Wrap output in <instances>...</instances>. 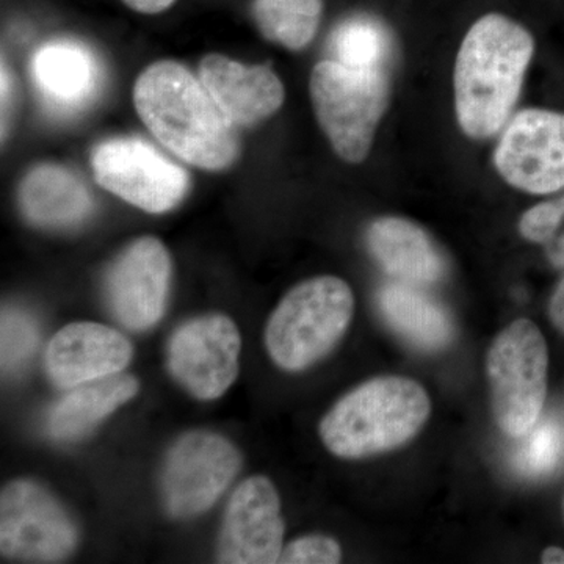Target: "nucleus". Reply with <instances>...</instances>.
Masks as SVG:
<instances>
[{
  "instance_id": "f257e3e1",
  "label": "nucleus",
  "mask_w": 564,
  "mask_h": 564,
  "mask_svg": "<svg viewBox=\"0 0 564 564\" xmlns=\"http://www.w3.org/2000/svg\"><path fill=\"white\" fill-rule=\"evenodd\" d=\"M133 104L152 135L182 161L221 172L239 158L236 126L202 79L181 63L162 61L148 66L133 87Z\"/></svg>"
},
{
  "instance_id": "f03ea898",
  "label": "nucleus",
  "mask_w": 564,
  "mask_h": 564,
  "mask_svg": "<svg viewBox=\"0 0 564 564\" xmlns=\"http://www.w3.org/2000/svg\"><path fill=\"white\" fill-rule=\"evenodd\" d=\"M533 55L532 33L503 14H485L469 29L455 65L456 118L467 137L489 139L507 124Z\"/></svg>"
},
{
  "instance_id": "7ed1b4c3",
  "label": "nucleus",
  "mask_w": 564,
  "mask_h": 564,
  "mask_svg": "<svg viewBox=\"0 0 564 564\" xmlns=\"http://www.w3.org/2000/svg\"><path fill=\"white\" fill-rule=\"evenodd\" d=\"M432 413V400L411 378L380 377L344 395L325 417L318 433L325 447L344 459L367 458L402 447L421 432Z\"/></svg>"
},
{
  "instance_id": "20e7f679",
  "label": "nucleus",
  "mask_w": 564,
  "mask_h": 564,
  "mask_svg": "<svg viewBox=\"0 0 564 564\" xmlns=\"http://www.w3.org/2000/svg\"><path fill=\"white\" fill-rule=\"evenodd\" d=\"M355 314L350 285L317 276L295 285L267 323L265 345L282 370L300 372L325 358L343 339Z\"/></svg>"
},
{
  "instance_id": "39448f33",
  "label": "nucleus",
  "mask_w": 564,
  "mask_h": 564,
  "mask_svg": "<svg viewBox=\"0 0 564 564\" xmlns=\"http://www.w3.org/2000/svg\"><path fill=\"white\" fill-rule=\"evenodd\" d=\"M310 87L318 124L334 151L345 162L361 163L388 109V73L323 61L311 74Z\"/></svg>"
},
{
  "instance_id": "423d86ee",
  "label": "nucleus",
  "mask_w": 564,
  "mask_h": 564,
  "mask_svg": "<svg viewBox=\"0 0 564 564\" xmlns=\"http://www.w3.org/2000/svg\"><path fill=\"white\" fill-rule=\"evenodd\" d=\"M486 375L497 425L508 436H525L540 421L547 395L549 350L541 329L518 318L497 334Z\"/></svg>"
},
{
  "instance_id": "0eeeda50",
  "label": "nucleus",
  "mask_w": 564,
  "mask_h": 564,
  "mask_svg": "<svg viewBox=\"0 0 564 564\" xmlns=\"http://www.w3.org/2000/svg\"><path fill=\"white\" fill-rule=\"evenodd\" d=\"M90 162L102 188L150 214L174 209L191 187V176L182 166L137 137L104 140L96 144Z\"/></svg>"
},
{
  "instance_id": "6e6552de",
  "label": "nucleus",
  "mask_w": 564,
  "mask_h": 564,
  "mask_svg": "<svg viewBox=\"0 0 564 564\" xmlns=\"http://www.w3.org/2000/svg\"><path fill=\"white\" fill-rule=\"evenodd\" d=\"M79 532L68 511L43 486L29 480L0 494V551L29 563H57L73 554Z\"/></svg>"
},
{
  "instance_id": "1a4fd4ad",
  "label": "nucleus",
  "mask_w": 564,
  "mask_h": 564,
  "mask_svg": "<svg viewBox=\"0 0 564 564\" xmlns=\"http://www.w3.org/2000/svg\"><path fill=\"white\" fill-rule=\"evenodd\" d=\"M242 467L236 445L220 434L192 432L180 437L165 459L162 497L176 519L204 513L220 499Z\"/></svg>"
},
{
  "instance_id": "9d476101",
  "label": "nucleus",
  "mask_w": 564,
  "mask_h": 564,
  "mask_svg": "<svg viewBox=\"0 0 564 564\" xmlns=\"http://www.w3.org/2000/svg\"><path fill=\"white\" fill-rule=\"evenodd\" d=\"M494 165L508 184L530 195L564 191V111H519L494 151Z\"/></svg>"
},
{
  "instance_id": "9b49d317",
  "label": "nucleus",
  "mask_w": 564,
  "mask_h": 564,
  "mask_svg": "<svg viewBox=\"0 0 564 564\" xmlns=\"http://www.w3.org/2000/svg\"><path fill=\"white\" fill-rule=\"evenodd\" d=\"M242 337L226 315L192 318L174 332L169 344V370L199 400L220 399L239 375Z\"/></svg>"
},
{
  "instance_id": "f8f14e48",
  "label": "nucleus",
  "mask_w": 564,
  "mask_h": 564,
  "mask_svg": "<svg viewBox=\"0 0 564 564\" xmlns=\"http://www.w3.org/2000/svg\"><path fill=\"white\" fill-rule=\"evenodd\" d=\"M172 284V258L155 237H141L111 263L106 289L111 313L133 332L161 321Z\"/></svg>"
},
{
  "instance_id": "ddd939ff",
  "label": "nucleus",
  "mask_w": 564,
  "mask_h": 564,
  "mask_svg": "<svg viewBox=\"0 0 564 564\" xmlns=\"http://www.w3.org/2000/svg\"><path fill=\"white\" fill-rule=\"evenodd\" d=\"M284 530L280 494L269 478L254 475L237 486L229 499L217 560L228 564L278 563Z\"/></svg>"
},
{
  "instance_id": "4468645a",
  "label": "nucleus",
  "mask_w": 564,
  "mask_h": 564,
  "mask_svg": "<svg viewBox=\"0 0 564 564\" xmlns=\"http://www.w3.org/2000/svg\"><path fill=\"white\" fill-rule=\"evenodd\" d=\"M132 356V344L117 329L101 323L76 322L52 337L44 352V367L52 383L69 391L121 373Z\"/></svg>"
},
{
  "instance_id": "2eb2a0df",
  "label": "nucleus",
  "mask_w": 564,
  "mask_h": 564,
  "mask_svg": "<svg viewBox=\"0 0 564 564\" xmlns=\"http://www.w3.org/2000/svg\"><path fill=\"white\" fill-rule=\"evenodd\" d=\"M199 79L236 128L267 120L284 102V85L265 65L247 66L210 54L199 63Z\"/></svg>"
},
{
  "instance_id": "dca6fc26",
  "label": "nucleus",
  "mask_w": 564,
  "mask_h": 564,
  "mask_svg": "<svg viewBox=\"0 0 564 564\" xmlns=\"http://www.w3.org/2000/svg\"><path fill=\"white\" fill-rule=\"evenodd\" d=\"M33 84L54 113L69 115L93 102L102 85L98 57L85 44L54 40L33 55Z\"/></svg>"
},
{
  "instance_id": "f3484780",
  "label": "nucleus",
  "mask_w": 564,
  "mask_h": 564,
  "mask_svg": "<svg viewBox=\"0 0 564 564\" xmlns=\"http://www.w3.org/2000/svg\"><path fill=\"white\" fill-rule=\"evenodd\" d=\"M367 247L375 261L397 281L430 285L443 280L445 262L429 234L399 217L375 220L367 229Z\"/></svg>"
},
{
  "instance_id": "a211bd4d",
  "label": "nucleus",
  "mask_w": 564,
  "mask_h": 564,
  "mask_svg": "<svg viewBox=\"0 0 564 564\" xmlns=\"http://www.w3.org/2000/svg\"><path fill=\"white\" fill-rule=\"evenodd\" d=\"M20 207L39 228L69 229L91 217L95 202L87 185L70 170L43 163L21 182Z\"/></svg>"
},
{
  "instance_id": "6ab92c4d",
  "label": "nucleus",
  "mask_w": 564,
  "mask_h": 564,
  "mask_svg": "<svg viewBox=\"0 0 564 564\" xmlns=\"http://www.w3.org/2000/svg\"><path fill=\"white\" fill-rule=\"evenodd\" d=\"M139 391V380L124 373L76 386L51 408L47 430L55 440H79Z\"/></svg>"
},
{
  "instance_id": "aec40b11",
  "label": "nucleus",
  "mask_w": 564,
  "mask_h": 564,
  "mask_svg": "<svg viewBox=\"0 0 564 564\" xmlns=\"http://www.w3.org/2000/svg\"><path fill=\"white\" fill-rule=\"evenodd\" d=\"M378 306L393 332L422 350H443L454 339L451 315L417 285L400 281L384 285L378 292Z\"/></svg>"
},
{
  "instance_id": "412c9836",
  "label": "nucleus",
  "mask_w": 564,
  "mask_h": 564,
  "mask_svg": "<svg viewBox=\"0 0 564 564\" xmlns=\"http://www.w3.org/2000/svg\"><path fill=\"white\" fill-rule=\"evenodd\" d=\"M333 58L355 69L388 73L393 57L391 33L383 22L367 14H356L337 25L329 39Z\"/></svg>"
},
{
  "instance_id": "4be33fe9",
  "label": "nucleus",
  "mask_w": 564,
  "mask_h": 564,
  "mask_svg": "<svg viewBox=\"0 0 564 564\" xmlns=\"http://www.w3.org/2000/svg\"><path fill=\"white\" fill-rule=\"evenodd\" d=\"M323 0H254L252 17L272 43L300 51L314 40L321 25Z\"/></svg>"
},
{
  "instance_id": "5701e85b",
  "label": "nucleus",
  "mask_w": 564,
  "mask_h": 564,
  "mask_svg": "<svg viewBox=\"0 0 564 564\" xmlns=\"http://www.w3.org/2000/svg\"><path fill=\"white\" fill-rule=\"evenodd\" d=\"M519 232L540 245L555 269L564 270V191L527 210L519 220Z\"/></svg>"
},
{
  "instance_id": "b1692460",
  "label": "nucleus",
  "mask_w": 564,
  "mask_h": 564,
  "mask_svg": "<svg viewBox=\"0 0 564 564\" xmlns=\"http://www.w3.org/2000/svg\"><path fill=\"white\" fill-rule=\"evenodd\" d=\"M0 328L2 370L6 373H13L20 370L35 351L39 345V326L31 315L13 307H6L2 311Z\"/></svg>"
},
{
  "instance_id": "393cba45",
  "label": "nucleus",
  "mask_w": 564,
  "mask_h": 564,
  "mask_svg": "<svg viewBox=\"0 0 564 564\" xmlns=\"http://www.w3.org/2000/svg\"><path fill=\"white\" fill-rule=\"evenodd\" d=\"M527 441L516 456L519 469L529 475L551 473L563 454V433L555 423L545 422L525 434Z\"/></svg>"
},
{
  "instance_id": "a878e982",
  "label": "nucleus",
  "mask_w": 564,
  "mask_h": 564,
  "mask_svg": "<svg viewBox=\"0 0 564 564\" xmlns=\"http://www.w3.org/2000/svg\"><path fill=\"white\" fill-rule=\"evenodd\" d=\"M343 560V549L333 538L310 534L292 541L282 549L280 562L284 564H336Z\"/></svg>"
},
{
  "instance_id": "bb28decb",
  "label": "nucleus",
  "mask_w": 564,
  "mask_h": 564,
  "mask_svg": "<svg viewBox=\"0 0 564 564\" xmlns=\"http://www.w3.org/2000/svg\"><path fill=\"white\" fill-rule=\"evenodd\" d=\"M549 317L560 333L564 334V276L556 285L551 303H549Z\"/></svg>"
},
{
  "instance_id": "cd10ccee",
  "label": "nucleus",
  "mask_w": 564,
  "mask_h": 564,
  "mask_svg": "<svg viewBox=\"0 0 564 564\" xmlns=\"http://www.w3.org/2000/svg\"><path fill=\"white\" fill-rule=\"evenodd\" d=\"M122 2L139 13L158 14L170 9L176 0H122Z\"/></svg>"
},
{
  "instance_id": "c85d7f7f",
  "label": "nucleus",
  "mask_w": 564,
  "mask_h": 564,
  "mask_svg": "<svg viewBox=\"0 0 564 564\" xmlns=\"http://www.w3.org/2000/svg\"><path fill=\"white\" fill-rule=\"evenodd\" d=\"M541 562L544 564H554V563H564V551L562 547H556V545H551V547L545 549L543 555H541Z\"/></svg>"
}]
</instances>
